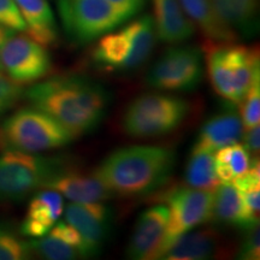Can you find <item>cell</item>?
Wrapping results in <instances>:
<instances>
[{
    "instance_id": "obj_13",
    "label": "cell",
    "mask_w": 260,
    "mask_h": 260,
    "mask_svg": "<svg viewBox=\"0 0 260 260\" xmlns=\"http://www.w3.org/2000/svg\"><path fill=\"white\" fill-rule=\"evenodd\" d=\"M169 222L167 205H155L140 214L130 236L126 256L134 260L160 259Z\"/></svg>"
},
{
    "instance_id": "obj_11",
    "label": "cell",
    "mask_w": 260,
    "mask_h": 260,
    "mask_svg": "<svg viewBox=\"0 0 260 260\" xmlns=\"http://www.w3.org/2000/svg\"><path fill=\"white\" fill-rule=\"evenodd\" d=\"M164 200L168 204L169 222L161 255L178 237L211 220L213 191L176 187L164 195Z\"/></svg>"
},
{
    "instance_id": "obj_26",
    "label": "cell",
    "mask_w": 260,
    "mask_h": 260,
    "mask_svg": "<svg viewBox=\"0 0 260 260\" xmlns=\"http://www.w3.org/2000/svg\"><path fill=\"white\" fill-rule=\"evenodd\" d=\"M31 252L48 260H73L82 258L81 253L59 236L48 232L45 236L29 242Z\"/></svg>"
},
{
    "instance_id": "obj_17",
    "label": "cell",
    "mask_w": 260,
    "mask_h": 260,
    "mask_svg": "<svg viewBox=\"0 0 260 260\" xmlns=\"http://www.w3.org/2000/svg\"><path fill=\"white\" fill-rule=\"evenodd\" d=\"M157 39L165 44H182L193 37L195 25L180 0H152Z\"/></svg>"
},
{
    "instance_id": "obj_12",
    "label": "cell",
    "mask_w": 260,
    "mask_h": 260,
    "mask_svg": "<svg viewBox=\"0 0 260 260\" xmlns=\"http://www.w3.org/2000/svg\"><path fill=\"white\" fill-rule=\"evenodd\" d=\"M65 222L82 237L87 258L102 253L111 232L112 214L104 203H73L65 209Z\"/></svg>"
},
{
    "instance_id": "obj_15",
    "label": "cell",
    "mask_w": 260,
    "mask_h": 260,
    "mask_svg": "<svg viewBox=\"0 0 260 260\" xmlns=\"http://www.w3.org/2000/svg\"><path fill=\"white\" fill-rule=\"evenodd\" d=\"M235 104L229 103L222 111L213 115L201 126L191 151L214 153L217 149L235 144L241 139L243 125Z\"/></svg>"
},
{
    "instance_id": "obj_18",
    "label": "cell",
    "mask_w": 260,
    "mask_h": 260,
    "mask_svg": "<svg viewBox=\"0 0 260 260\" xmlns=\"http://www.w3.org/2000/svg\"><path fill=\"white\" fill-rule=\"evenodd\" d=\"M220 251L219 237L213 229H193L175 240L160 259L206 260L216 258Z\"/></svg>"
},
{
    "instance_id": "obj_14",
    "label": "cell",
    "mask_w": 260,
    "mask_h": 260,
    "mask_svg": "<svg viewBox=\"0 0 260 260\" xmlns=\"http://www.w3.org/2000/svg\"><path fill=\"white\" fill-rule=\"evenodd\" d=\"M46 188L58 191L73 203H104L113 197L95 172L84 174L75 167L58 174Z\"/></svg>"
},
{
    "instance_id": "obj_31",
    "label": "cell",
    "mask_w": 260,
    "mask_h": 260,
    "mask_svg": "<svg viewBox=\"0 0 260 260\" xmlns=\"http://www.w3.org/2000/svg\"><path fill=\"white\" fill-rule=\"evenodd\" d=\"M0 24L15 31L27 30L15 0H0Z\"/></svg>"
},
{
    "instance_id": "obj_29",
    "label": "cell",
    "mask_w": 260,
    "mask_h": 260,
    "mask_svg": "<svg viewBox=\"0 0 260 260\" xmlns=\"http://www.w3.org/2000/svg\"><path fill=\"white\" fill-rule=\"evenodd\" d=\"M24 90L11 79L0 71V118L5 116L10 110L17 105Z\"/></svg>"
},
{
    "instance_id": "obj_20",
    "label": "cell",
    "mask_w": 260,
    "mask_h": 260,
    "mask_svg": "<svg viewBox=\"0 0 260 260\" xmlns=\"http://www.w3.org/2000/svg\"><path fill=\"white\" fill-rule=\"evenodd\" d=\"M27 30L25 32L45 47L58 41V28L47 0H15Z\"/></svg>"
},
{
    "instance_id": "obj_27",
    "label": "cell",
    "mask_w": 260,
    "mask_h": 260,
    "mask_svg": "<svg viewBox=\"0 0 260 260\" xmlns=\"http://www.w3.org/2000/svg\"><path fill=\"white\" fill-rule=\"evenodd\" d=\"M31 254L29 242H25L10 226L0 224V260L27 259Z\"/></svg>"
},
{
    "instance_id": "obj_21",
    "label": "cell",
    "mask_w": 260,
    "mask_h": 260,
    "mask_svg": "<svg viewBox=\"0 0 260 260\" xmlns=\"http://www.w3.org/2000/svg\"><path fill=\"white\" fill-rule=\"evenodd\" d=\"M214 222L245 230L258 224L247 212L242 198L233 183H219L213 191L212 217Z\"/></svg>"
},
{
    "instance_id": "obj_25",
    "label": "cell",
    "mask_w": 260,
    "mask_h": 260,
    "mask_svg": "<svg viewBox=\"0 0 260 260\" xmlns=\"http://www.w3.org/2000/svg\"><path fill=\"white\" fill-rule=\"evenodd\" d=\"M233 184L241 195L247 212L253 219L259 220L260 211V165L259 158L253 157L252 164L242 176L236 178Z\"/></svg>"
},
{
    "instance_id": "obj_3",
    "label": "cell",
    "mask_w": 260,
    "mask_h": 260,
    "mask_svg": "<svg viewBox=\"0 0 260 260\" xmlns=\"http://www.w3.org/2000/svg\"><path fill=\"white\" fill-rule=\"evenodd\" d=\"M206 64L214 92L232 104H240L252 84L260 80L259 51L235 42H209Z\"/></svg>"
},
{
    "instance_id": "obj_19",
    "label": "cell",
    "mask_w": 260,
    "mask_h": 260,
    "mask_svg": "<svg viewBox=\"0 0 260 260\" xmlns=\"http://www.w3.org/2000/svg\"><path fill=\"white\" fill-rule=\"evenodd\" d=\"M194 25L209 42H235L237 34L220 17L213 0H180Z\"/></svg>"
},
{
    "instance_id": "obj_22",
    "label": "cell",
    "mask_w": 260,
    "mask_h": 260,
    "mask_svg": "<svg viewBox=\"0 0 260 260\" xmlns=\"http://www.w3.org/2000/svg\"><path fill=\"white\" fill-rule=\"evenodd\" d=\"M223 21L236 34L252 37L258 30V0H213Z\"/></svg>"
},
{
    "instance_id": "obj_1",
    "label": "cell",
    "mask_w": 260,
    "mask_h": 260,
    "mask_svg": "<svg viewBox=\"0 0 260 260\" xmlns=\"http://www.w3.org/2000/svg\"><path fill=\"white\" fill-rule=\"evenodd\" d=\"M25 98L76 139L90 134L102 124L111 102L103 84L83 75L54 76L37 82L25 92Z\"/></svg>"
},
{
    "instance_id": "obj_30",
    "label": "cell",
    "mask_w": 260,
    "mask_h": 260,
    "mask_svg": "<svg viewBox=\"0 0 260 260\" xmlns=\"http://www.w3.org/2000/svg\"><path fill=\"white\" fill-rule=\"evenodd\" d=\"M245 235L239 248V259L258 260L260 258L259 223L243 230Z\"/></svg>"
},
{
    "instance_id": "obj_16",
    "label": "cell",
    "mask_w": 260,
    "mask_h": 260,
    "mask_svg": "<svg viewBox=\"0 0 260 260\" xmlns=\"http://www.w3.org/2000/svg\"><path fill=\"white\" fill-rule=\"evenodd\" d=\"M64 212L63 195L53 189L38 191L29 201L27 212L19 232L23 236H45Z\"/></svg>"
},
{
    "instance_id": "obj_32",
    "label": "cell",
    "mask_w": 260,
    "mask_h": 260,
    "mask_svg": "<svg viewBox=\"0 0 260 260\" xmlns=\"http://www.w3.org/2000/svg\"><path fill=\"white\" fill-rule=\"evenodd\" d=\"M107 2L111 3L119 11H122L126 17L130 18L141 11L147 0H107Z\"/></svg>"
},
{
    "instance_id": "obj_8",
    "label": "cell",
    "mask_w": 260,
    "mask_h": 260,
    "mask_svg": "<svg viewBox=\"0 0 260 260\" xmlns=\"http://www.w3.org/2000/svg\"><path fill=\"white\" fill-rule=\"evenodd\" d=\"M67 37L84 45L122 25L128 17L107 0H58Z\"/></svg>"
},
{
    "instance_id": "obj_33",
    "label": "cell",
    "mask_w": 260,
    "mask_h": 260,
    "mask_svg": "<svg viewBox=\"0 0 260 260\" xmlns=\"http://www.w3.org/2000/svg\"><path fill=\"white\" fill-rule=\"evenodd\" d=\"M245 134L242 133L241 138L243 139V146L247 148V151L251 153V155L256 154L258 157L260 149V128L259 125L253 126V128L245 129Z\"/></svg>"
},
{
    "instance_id": "obj_28",
    "label": "cell",
    "mask_w": 260,
    "mask_h": 260,
    "mask_svg": "<svg viewBox=\"0 0 260 260\" xmlns=\"http://www.w3.org/2000/svg\"><path fill=\"white\" fill-rule=\"evenodd\" d=\"M240 117L243 129H249L260 123V80H256L242 99Z\"/></svg>"
},
{
    "instance_id": "obj_2",
    "label": "cell",
    "mask_w": 260,
    "mask_h": 260,
    "mask_svg": "<svg viewBox=\"0 0 260 260\" xmlns=\"http://www.w3.org/2000/svg\"><path fill=\"white\" fill-rule=\"evenodd\" d=\"M176 152L162 146H129L107 155L94 172L112 191L125 198L152 194L170 180Z\"/></svg>"
},
{
    "instance_id": "obj_10",
    "label": "cell",
    "mask_w": 260,
    "mask_h": 260,
    "mask_svg": "<svg viewBox=\"0 0 260 260\" xmlns=\"http://www.w3.org/2000/svg\"><path fill=\"white\" fill-rule=\"evenodd\" d=\"M3 73L15 83L34 84L51 73L52 59L46 47L28 34L14 31L5 41L0 53Z\"/></svg>"
},
{
    "instance_id": "obj_24",
    "label": "cell",
    "mask_w": 260,
    "mask_h": 260,
    "mask_svg": "<svg viewBox=\"0 0 260 260\" xmlns=\"http://www.w3.org/2000/svg\"><path fill=\"white\" fill-rule=\"evenodd\" d=\"M184 182L195 189L214 191L220 182L214 169L213 153L191 151L184 171Z\"/></svg>"
},
{
    "instance_id": "obj_7",
    "label": "cell",
    "mask_w": 260,
    "mask_h": 260,
    "mask_svg": "<svg viewBox=\"0 0 260 260\" xmlns=\"http://www.w3.org/2000/svg\"><path fill=\"white\" fill-rule=\"evenodd\" d=\"M189 112L190 104L183 98L159 93L145 94L126 107L122 128L133 138H157L181 126Z\"/></svg>"
},
{
    "instance_id": "obj_5",
    "label": "cell",
    "mask_w": 260,
    "mask_h": 260,
    "mask_svg": "<svg viewBox=\"0 0 260 260\" xmlns=\"http://www.w3.org/2000/svg\"><path fill=\"white\" fill-rule=\"evenodd\" d=\"M70 159L38 153L4 151L0 153V204L16 203L73 168Z\"/></svg>"
},
{
    "instance_id": "obj_6",
    "label": "cell",
    "mask_w": 260,
    "mask_h": 260,
    "mask_svg": "<svg viewBox=\"0 0 260 260\" xmlns=\"http://www.w3.org/2000/svg\"><path fill=\"white\" fill-rule=\"evenodd\" d=\"M155 41L153 17L145 15L119 30L99 38L92 52V59L102 69L125 73L141 67L148 59Z\"/></svg>"
},
{
    "instance_id": "obj_9",
    "label": "cell",
    "mask_w": 260,
    "mask_h": 260,
    "mask_svg": "<svg viewBox=\"0 0 260 260\" xmlns=\"http://www.w3.org/2000/svg\"><path fill=\"white\" fill-rule=\"evenodd\" d=\"M203 53L190 45L169 48L146 76L151 88L162 92H191L203 80Z\"/></svg>"
},
{
    "instance_id": "obj_23",
    "label": "cell",
    "mask_w": 260,
    "mask_h": 260,
    "mask_svg": "<svg viewBox=\"0 0 260 260\" xmlns=\"http://www.w3.org/2000/svg\"><path fill=\"white\" fill-rule=\"evenodd\" d=\"M214 169L220 183H233L242 176L252 164L251 153L241 144H232L213 153Z\"/></svg>"
},
{
    "instance_id": "obj_4",
    "label": "cell",
    "mask_w": 260,
    "mask_h": 260,
    "mask_svg": "<svg viewBox=\"0 0 260 260\" xmlns=\"http://www.w3.org/2000/svg\"><path fill=\"white\" fill-rule=\"evenodd\" d=\"M75 139L53 117L34 106L17 110L0 124V152L40 153L65 147Z\"/></svg>"
},
{
    "instance_id": "obj_34",
    "label": "cell",
    "mask_w": 260,
    "mask_h": 260,
    "mask_svg": "<svg viewBox=\"0 0 260 260\" xmlns=\"http://www.w3.org/2000/svg\"><path fill=\"white\" fill-rule=\"evenodd\" d=\"M15 30H12V29H10L8 27H4V25L0 24V53H2V48L4 46L5 41L8 40V38L10 35L12 34ZM0 71H3V68H2V61H0Z\"/></svg>"
}]
</instances>
